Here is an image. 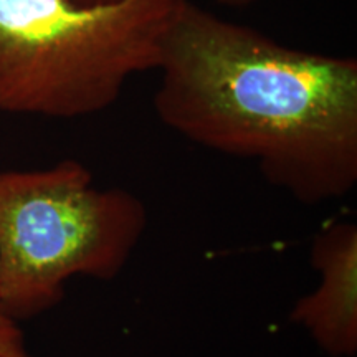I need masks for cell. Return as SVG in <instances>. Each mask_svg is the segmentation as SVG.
Instances as JSON below:
<instances>
[{"mask_svg": "<svg viewBox=\"0 0 357 357\" xmlns=\"http://www.w3.org/2000/svg\"><path fill=\"white\" fill-rule=\"evenodd\" d=\"M158 70L154 109L185 139L252 160L305 205L356 187V58L288 47L182 0Z\"/></svg>", "mask_w": 357, "mask_h": 357, "instance_id": "obj_1", "label": "cell"}, {"mask_svg": "<svg viewBox=\"0 0 357 357\" xmlns=\"http://www.w3.org/2000/svg\"><path fill=\"white\" fill-rule=\"evenodd\" d=\"M182 0H0V111L73 119L158 70Z\"/></svg>", "mask_w": 357, "mask_h": 357, "instance_id": "obj_2", "label": "cell"}, {"mask_svg": "<svg viewBox=\"0 0 357 357\" xmlns=\"http://www.w3.org/2000/svg\"><path fill=\"white\" fill-rule=\"evenodd\" d=\"M311 265L319 283L294 303L289 321L310 334L328 357L357 352V227L336 220L323 227L311 243Z\"/></svg>", "mask_w": 357, "mask_h": 357, "instance_id": "obj_4", "label": "cell"}, {"mask_svg": "<svg viewBox=\"0 0 357 357\" xmlns=\"http://www.w3.org/2000/svg\"><path fill=\"white\" fill-rule=\"evenodd\" d=\"M147 225L142 200L96 189L86 166L0 171V314L37 318L60 305L73 276L114 280Z\"/></svg>", "mask_w": 357, "mask_h": 357, "instance_id": "obj_3", "label": "cell"}, {"mask_svg": "<svg viewBox=\"0 0 357 357\" xmlns=\"http://www.w3.org/2000/svg\"><path fill=\"white\" fill-rule=\"evenodd\" d=\"M0 357H33L26 351L19 324L3 314H0Z\"/></svg>", "mask_w": 357, "mask_h": 357, "instance_id": "obj_5", "label": "cell"}, {"mask_svg": "<svg viewBox=\"0 0 357 357\" xmlns=\"http://www.w3.org/2000/svg\"><path fill=\"white\" fill-rule=\"evenodd\" d=\"M217 2L225 7H245V6H250V3L257 2V0H217Z\"/></svg>", "mask_w": 357, "mask_h": 357, "instance_id": "obj_6", "label": "cell"}, {"mask_svg": "<svg viewBox=\"0 0 357 357\" xmlns=\"http://www.w3.org/2000/svg\"><path fill=\"white\" fill-rule=\"evenodd\" d=\"M78 6H98V3H109L116 2V0H73Z\"/></svg>", "mask_w": 357, "mask_h": 357, "instance_id": "obj_7", "label": "cell"}]
</instances>
